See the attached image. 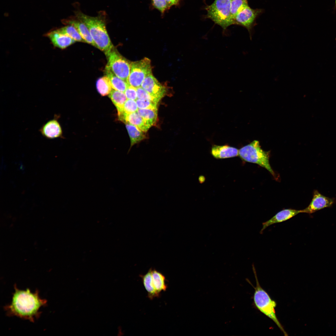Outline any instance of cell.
Instances as JSON below:
<instances>
[{
    "label": "cell",
    "mask_w": 336,
    "mask_h": 336,
    "mask_svg": "<svg viewBox=\"0 0 336 336\" xmlns=\"http://www.w3.org/2000/svg\"><path fill=\"white\" fill-rule=\"evenodd\" d=\"M14 289L11 303L4 307L7 315L34 322L40 317L41 314L40 309L47 305V301L40 297L38 290L32 293L28 288L26 290L19 289L16 284Z\"/></svg>",
    "instance_id": "cell-1"
},
{
    "label": "cell",
    "mask_w": 336,
    "mask_h": 336,
    "mask_svg": "<svg viewBox=\"0 0 336 336\" xmlns=\"http://www.w3.org/2000/svg\"><path fill=\"white\" fill-rule=\"evenodd\" d=\"M78 19L88 28L96 47L106 55L114 47L107 31L104 21L99 17H91L81 12L76 14Z\"/></svg>",
    "instance_id": "cell-2"
},
{
    "label": "cell",
    "mask_w": 336,
    "mask_h": 336,
    "mask_svg": "<svg viewBox=\"0 0 336 336\" xmlns=\"http://www.w3.org/2000/svg\"><path fill=\"white\" fill-rule=\"evenodd\" d=\"M253 271L256 280V286L254 288L253 296L254 302L256 307L261 312L271 319L277 325L285 336L287 332L278 319L276 315L275 308L277 304L272 300L268 293L260 286L259 282L256 271L254 266Z\"/></svg>",
    "instance_id": "cell-3"
},
{
    "label": "cell",
    "mask_w": 336,
    "mask_h": 336,
    "mask_svg": "<svg viewBox=\"0 0 336 336\" xmlns=\"http://www.w3.org/2000/svg\"><path fill=\"white\" fill-rule=\"evenodd\" d=\"M239 155L245 161L257 164L274 175L269 162V152L261 148L258 141L254 140L241 148L239 150Z\"/></svg>",
    "instance_id": "cell-4"
},
{
    "label": "cell",
    "mask_w": 336,
    "mask_h": 336,
    "mask_svg": "<svg viewBox=\"0 0 336 336\" xmlns=\"http://www.w3.org/2000/svg\"><path fill=\"white\" fill-rule=\"evenodd\" d=\"M231 0H215L206 7L207 17L225 30L229 26L235 24L230 12Z\"/></svg>",
    "instance_id": "cell-5"
},
{
    "label": "cell",
    "mask_w": 336,
    "mask_h": 336,
    "mask_svg": "<svg viewBox=\"0 0 336 336\" xmlns=\"http://www.w3.org/2000/svg\"><path fill=\"white\" fill-rule=\"evenodd\" d=\"M106 56L108 59L106 66L116 76L128 82L132 62L120 54L114 47Z\"/></svg>",
    "instance_id": "cell-6"
},
{
    "label": "cell",
    "mask_w": 336,
    "mask_h": 336,
    "mask_svg": "<svg viewBox=\"0 0 336 336\" xmlns=\"http://www.w3.org/2000/svg\"><path fill=\"white\" fill-rule=\"evenodd\" d=\"M150 60L145 57L131 62L130 72L128 80V84L136 88L141 86L145 78L152 73Z\"/></svg>",
    "instance_id": "cell-7"
},
{
    "label": "cell",
    "mask_w": 336,
    "mask_h": 336,
    "mask_svg": "<svg viewBox=\"0 0 336 336\" xmlns=\"http://www.w3.org/2000/svg\"><path fill=\"white\" fill-rule=\"evenodd\" d=\"M335 202V198L325 196L317 190H315L313 198L310 204L304 209L300 210V213L312 214L325 208L331 207Z\"/></svg>",
    "instance_id": "cell-8"
},
{
    "label": "cell",
    "mask_w": 336,
    "mask_h": 336,
    "mask_svg": "<svg viewBox=\"0 0 336 336\" xmlns=\"http://www.w3.org/2000/svg\"><path fill=\"white\" fill-rule=\"evenodd\" d=\"M59 117L55 114L53 118L42 125L39 131L43 137L49 139L63 138V130L58 121Z\"/></svg>",
    "instance_id": "cell-9"
},
{
    "label": "cell",
    "mask_w": 336,
    "mask_h": 336,
    "mask_svg": "<svg viewBox=\"0 0 336 336\" xmlns=\"http://www.w3.org/2000/svg\"><path fill=\"white\" fill-rule=\"evenodd\" d=\"M141 86L159 101L164 96L166 92L165 87L158 81L152 73L145 78Z\"/></svg>",
    "instance_id": "cell-10"
},
{
    "label": "cell",
    "mask_w": 336,
    "mask_h": 336,
    "mask_svg": "<svg viewBox=\"0 0 336 336\" xmlns=\"http://www.w3.org/2000/svg\"><path fill=\"white\" fill-rule=\"evenodd\" d=\"M261 12L260 10L252 9L248 5L235 17L234 20L235 24L241 25L246 28L249 31L250 35L254 21Z\"/></svg>",
    "instance_id": "cell-11"
},
{
    "label": "cell",
    "mask_w": 336,
    "mask_h": 336,
    "mask_svg": "<svg viewBox=\"0 0 336 336\" xmlns=\"http://www.w3.org/2000/svg\"><path fill=\"white\" fill-rule=\"evenodd\" d=\"M300 213V210L292 209L282 210L269 220L262 223L260 233L262 234L266 228L270 225L287 221Z\"/></svg>",
    "instance_id": "cell-12"
},
{
    "label": "cell",
    "mask_w": 336,
    "mask_h": 336,
    "mask_svg": "<svg viewBox=\"0 0 336 336\" xmlns=\"http://www.w3.org/2000/svg\"><path fill=\"white\" fill-rule=\"evenodd\" d=\"M46 35L55 47L61 49H65L76 42L71 37L60 32L57 30L47 33Z\"/></svg>",
    "instance_id": "cell-13"
},
{
    "label": "cell",
    "mask_w": 336,
    "mask_h": 336,
    "mask_svg": "<svg viewBox=\"0 0 336 336\" xmlns=\"http://www.w3.org/2000/svg\"><path fill=\"white\" fill-rule=\"evenodd\" d=\"M211 154L217 159H222L237 156L239 150L236 148L228 145H214L212 147Z\"/></svg>",
    "instance_id": "cell-14"
},
{
    "label": "cell",
    "mask_w": 336,
    "mask_h": 336,
    "mask_svg": "<svg viewBox=\"0 0 336 336\" xmlns=\"http://www.w3.org/2000/svg\"><path fill=\"white\" fill-rule=\"evenodd\" d=\"M65 23L69 25H72L76 28L85 42L96 47L89 30L84 23L79 20L78 21L67 20Z\"/></svg>",
    "instance_id": "cell-15"
},
{
    "label": "cell",
    "mask_w": 336,
    "mask_h": 336,
    "mask_svg": "<svg viewBox=\"0 0 336 336\" xmlns=\"http://www.w3.org/2000/svg\"><path fill=\"white\" fill-rule=\"evenodd\" d=\"M134 125L144 132H146L150 128L145 124L143 118L137 111L129 114H126L123 121Z\"/></svg>",
    "instance_id": "cell-16"
},
{
    "label": "cell",
    "mask_w": 336,
    "mask_h": 336,
    "mask_svg": "<svg viewBox=\"0 0 336 336\" xmlns=\"http://www.w3.org/2000/svg\"><path fill=\"white\" fill-rule=\"evenodd\" d=\"M125 124L130 139V146L129 152L133 145L146 139L147 137L144 132L137 127L128 123H126Z\"/></svg>",
    "instance_id": "cell-17"
},
{
    "label": "cell",
    "mask_w": 336,
    "mask_h": 336,
    "mask_svg": "<svg viewBox=\"0 0 336 336\" xmlns=\"http://www.w3.org/2000/svg\"><path fill=\"white\" fill-rule=\"evenodd\" d=\"M105 72L110 81L112 88L124 92L129 85L128 82L116 76L107 66L105 68Z\"/></svg>",
    "instance_id": "cell-18"
},
{
    "label": "cell",
    "mask_w": 336,
    "mask_h": 336,
    "mask_svg": "<svg viewBox=\"0 0 336 336\" xmlns=\"http://www.w3.org/2000/svg\"><path fill=\"white\" fill-rule=\"evenodd\" d=\"M152 269L151 268L145 274L140 275L145 288L147 292L148 297L151 299L159 296L155 290L153 283Z\"/></svg>",
    "instance_id": "cell-19"
},
{
    "label": "cell",
    "mask_w": 336,
    "mask_h": 336,
    "mask_svg": "<svg viewBox=\"0 0 336 336\" xmlns=\"http://www.w3.org/2000/svg\"><path fill=\"white\" fill-rule=\"evenodd\" d=\"M157 109H138L137 112L143 118L146 124L150 128L156 122Z\"/></svg>",
    "instance_id": "cell-20"
},
{
    "label": "cell",
    "mask_w": 336,
    "mask_h": 336,
    "mask_svg": "<svg viewBox=\"0 0 336 336\" xmlns=\"http://www.w3.org/2000/svg\"><path fill=\"white\" fill-rule=\"evenodd\" d=\"M152 273L154 287L156 292L159 295L161 292L166 291L167 288L165 277L155 269H152Z\"/></svg>",
    "instance_id": "cell-21"
},
{
    "label": "cell",
    "mask_w": 336,
    "mask_h": 336,
    "mask_svg": "<svg viewBox=\"0 0 336 336\" xmlns=\"http://www.w3.org/2000/svg\"><path fill=\"white\" fill-rule=\"evenodd\" d=\"M109 97L117 108L118 113L123 111L124 104L127 99L124 92L112 90Z\"/></svg>",
    "instance_id": "cell-22"
},
{
    "label": "cell",
    "mask_w": 336,
    "mask_h": 336,
    "mask_svg": "<svg viewBox=\"0 0 336 336\" xmlns=\"http://www.w3.org/2000/svg\"><path fill=\"white\" fill-rule=\"evenodd\" d=\"M96 86L98 91L103 96L109 95L112 90L110 81L106 76L100 77L97 80Z\"/></svg>",
    "instance_id": "cell-23"
},
{
    "label": "cell",
    "mask_w": 336,
    "mask_h": 336,
    "mask_svg": "<svg viewBox=\"0 0 336 336\" xmlns=\"http://www.w3.org/2000/svg\"><path fill=\"white\" fill-rule=\"evenodd\" d=\"M57 30L71 37L76 41L85 42L76 28L72 25H68L57 29Z\"/></svg>",
    "instance_id": "cell-24"
},
{
    "label": "cell",
    "mask_w": 336,
    "mask_h": 336,
    "mask_svg": "<svg viewBox=\"0 0 336 336\" xmlns=\"http://www.w3.org/2000/svg\"><path fill=\"white\" fill-rule=\"evenodd\" d=\"M248 5L247 0H231L230 12L231 17L234 21L236 15Z\"/></svg>",
    "instance_id": "cell-25"
},
{
    "label": "cell",
    "mask_w": 336,
    "mask_h": 336,
    "mask_svg": "<svg viewBox=\"0 0 336 336\" xmlns=\"http://www.w3.org/2000/svg\"><path fill=\"white\" fill-rule=\"evenodd\" d=\"M136 101L138 109H157L158 103L138 99H137Z\"/></svg>",
    "instance_id": "cell-26"
},
{
    "label": "cell",
    "mask_w": 336,
    "mask_h": 336,
    "mask_svg": "<svg viewBox=\"0 0 336 336\" xmlns=\"http://www.w3.org/2000/svg\"><path fill=\"white\" fill-rule=\"evenodd\" d=\"M138 108L135 100L127 99L123 107V111L126 114L137 111Z\"/></svg>",
    "instance_id": "cell-27"
},
{
    "label": "cell",
    "mask_w": 336,
    "mask_h": 336,
    "mask_svg": "<svg viewBox=\"0 0 336 336\" xmlns=\"http://www.w3.org/2000/svg\"><path fill=\"white\" fill-rule=\"evenodd\" d=\"M137 99L150 100L158 103L159 101L150 95L141 86L136 88Z\"/></svg>",
    "instance_id": "cell-28"
},
{
    "label": "cell",
    "mask_w": 336,
    "mask_h": 336,
    "mask_svg": "<svg viewBox=\"0 0 336 336\" xmlns=\"http://www.w3.org/2000/svg\"><path fill=\"white\" fill-rule=\"evenodd\" d=\"M152 3L153 7L162 14L169 10L165 0H152Z\"/></svg>",
    "instance_id": "cell-29"
},
{
    "label": "cell",
    "mask_w": 336,
    "mask_h": 336,
    "mask_svg": "<svg viewBox=\"0 0 336 336\" xmlns=\"http://www.w3.org/2000/svg\"><path fill=\"white\" fill-rule=\"evenodd\" d=\"M137 88L129 85L124 92L127 99L136 100L137 99Z\"/></svg>",
    "instance_id": "cell-30"
},
{
    "label": "cell",
    "mask_w": 336,
    "mask_h": 336,
    "mask_svg": "<svg viewBox=\"0 0 336 336\" xmlns=\"http://www.w3.org/2000/svg\"><path fill=\"white\" fill-rule=\"evenodd\" d=\"M180 0H165L168 9L173 6L179 5Z\"/></svg>",
    "instance_id": "cell-31"
},
{
    "label": "cell",
    "mask_w": 336,
    "mask_h": 336,
    "mask_svg": "<svg viewBox=\"0 0 336 336\" xmlns=\"http://www.w3.org/2000/svg\"><path fill=\"white\" fill-rule=\"evenodd\" d=\"M335 7H336V0H335Z\"/></svg>",
    "instance_id": "cell-32"
},
{
    "label": "cell",
    "mask_w": 336,
    "mask_h": 336,
    "mask_svg": "<svg viewBox=\"0 0 336 336\" xmlns=\"http://www.w3.org/2000/svg\"></svg>",
    "instance_id": "cell-33"
},
{
    "label": "cell",
    "mask_w": 336,
    "mask_h": 336,
    "mask_svg": "<svg viewBox=\"0 0 336 336\" xmlns=\"http://www.w3.org/2000/svg\"></svg>",
    "instance_id": "cell-34"
}]
</instances>
